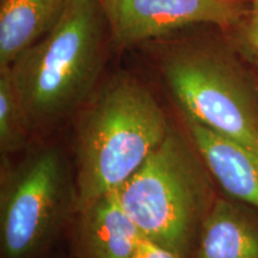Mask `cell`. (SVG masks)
I'll return each instance as SVG.
<instances>
[{
	"label": "cell",
	"instance_id": "obj_10",
	"mask_svg": "<svg viewBox=\"0 0 258 258\" xmlns=\"http://www.w3.org/2000/svg\"><path fill=\"white\" fill-rule=\"evenodd\" d=\"M69 0H2L0 70L11 66L24 51L54 28Z\"/></svg>",
	"mask_w": 258,
	"mask_h": 258
},
{
	"label": "cell",
	"instance_id": "obj_7",
	"mask_svg": "<svg viewBox=\"0 0 258 258\" xmlns=\"http://www.w3.org/2000/svg\"><path fill=\"white\" fill-rule=\"evenodd\" d=\"M70 231L74 258H131L144 237L122 207L117 190L77 209Z\"/></svg>",
	"mask_w": 258,
	"mask_h": 258
},
{
	"label": "cell",
	"instance_id": "obj_12",
	"mask_svg": "<svg viewBox=\"0 0 258 258\" xmlns=\"http://www.w3.org/2000/svg\"><path fill=\"white\" fill-rule=\"evenodd\" d=\"M230 41L246 60L258 57V0H251L244 21L234 29Z\"/></svg>",
	"mask_w": 258,
	"mask_h": 258
},
{
	"label": "cell",
	"instance_id": "obj_1",
	"mask_svg": "<svg viewBox=\"0 0 258 258\" xmlns=\"http://www.w3.org/2000/svg\"><path fill=\"white\" fill-rule=\"evenodd\" d=\"M109 42L101 0H69L54 28L8 67L34 140L90 98L102 82Z\"/></svg>",
	"mask_w": 258,
	"mask_h": 258
},
{
	"label": "cell",
	"instance_id": "obj_2",
	"mask_svg": "<svg viewBox=\"0 0 258 258\" xmlns=\"http://www.w3.org/2000/svg\"><path fill=\"white\" fill-rule=\"evenodd\" d=\"M171 128L156 96L133 74L117 72L102 80L74 115L78 208L121 188Z\"/></svg>",
	"mask_w": 258,
	"mask_h": 258
},
{
	"label": "cell",
	"instance_id": "obj_13",
	"mask_svg": "<svg viewBox=\"0 0 258 258\" xmlns=\"http://www.w3.org/2000/svg\"><path fill=\"white\" fill-rule=\"evenodd\" d=\"M131 258H183L175 251L167 249L156 241L143 237L132 253Z\"/></svg>",
	"mask_w": 258,
	"mask_h": 258
},
{
	"label": "cell",
	"instance_id": "obj_6",
	"mask_svg": "<svg viewBox=\"0 0 258 258\" xmlns=\"http://www.w3.org/2000/svg\"><path fill=\"white\" fill-rule=\"evenodd\" d=\"M111 42L118 49L170 37L198 25L234 30L247 0H101Z\"/></svg>",
	"mask_w": 258,
	"mask_h": 258
},
{
	"label": "cell",
	"instance_id": "obj_9",
	"mask_svg": "<svg viewBox=\"0 0 258 258\" xmlns=\"http://www.w3.org/2000/svg\"><path fill=\"white\" fill-rule=\"evenodd\" d=\"M194 258H258V211L219 192L203 222Z\"/></svg>",
	"mask_w": 258,
	"mask_h": 258
},
{
	"label": "cell",
	"instance_id": "obj_8",
	"mask_svg": "<svg viewBox=\"0 0 258 258\" xmlns=\"http://www.w3.org/2000/svg\"><path fill=\"white\" fill-rule=\"evenodd\" d=\"M182 121L219 190L258 211V153L198 122Z\"/></svg>",
	"mask_w": 258,
	"mask_h": 258
},
{
	"label": "cell",
	"instance_id": "obj_15",
	"mask_svg": "<svg viewBox=\"0 0 258 258\" xmlns=\"http://www.w3.org/2000/svg\"><path fill=\"white\" fill-rule=\"evenodd\" d=\"M247 2H251V0H247Z\"/></svg>",
	"mask_w": 258,
	"mask_h": 258
},
{
	"label": "cell",
	"instance_id": "obj_4",
	"mask_svg": "<svg viewBox=\"0 0 258 258\" xmlns=\"http://www.w3.org/2000/svg\"><path fill=\"white\" fill-rule=\"evenodd\" d=\"M220 192L185 132L172 125L133 176L117 189L144 237L194 258L202 225Z\"/></svg>",
	"mask_w": 258,
	"mask_h": 258
},
{
	"label": "cell",
	"instance_id": "obj_3",
	"mask_svg": "<svg viewBox=\"0 0 258 258\" xmlns=\"http://www.w3.org/2000/svg\"><path fill=\"white\" fill-rule=\"evenodd\" d=\"M146 46L182 117L258 153V76L230 40L166 37Z\"/></svg>",
	"mask_w": 258,
	"mask_h": 258
},
{
	"label": "cell",
	"instance_id": "obj_11",
	"mask_svg": "<svg viewBox=\"0 0 258 258\" xmlns=\"http://www.w3.org/2000/svg\"><path fill=\"white\" fill-rule=\"evenodd\" d=\"M9 69L0 70V154L11 158L34 143Z\"/></svg>",
	"mask_w": 258,
	"mask_h": 258
},
{
	"label": "cell",
	"instance_id": "obj_5",
	"mask_svg": "<svg viewBox=\"0 0 258 258\" xmlns=\"http://www.w3.org/2000/svg\"><path fill=\"white\" fill-rule=\"evenodd\" d=\"M78 208L76 169L62 146L40 143L2 158L0 258H41Z\"/></svg>",
	"mask_w": 258,
	"mask_h": 258
},
{
	"label": "cell",
	"instance_id": "obj_14",
	"mask_svg": "<svg viewBox=\"0 0 258 258\" xmlns=\"http://www.w3.org/2000/svg\"><path fill=\"white\" fill-rule=\"evenodd\" d=\"M249 61H250V63L253 66V69H254V71H256V73H257V76H258V57H257V59L249 60Z\"/></svg>",
	"mask_w": 258,
	"mask_h": 258
}]
</instances>
